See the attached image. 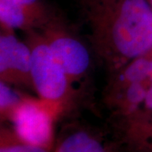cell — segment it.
Segmentation results:
<instances>
[{
	"mask_svg": "<svg viewBox=\"0 0 152 152\" xmlns=\"http://www.w3.org/2000/svg\"><path fill=\"white\" fill-rule=\"evenodd\" d=\"M93 51L110 74L152 53V9L148 0H81Z\"/></svg>",
	"mask_w": 152,
	"mask_h": 152,
	"instance_id": "cell-1",
	"label": "cell"
},
{
	"mask_svg": "<svg viewBox=\"0 0 152 152\" xmlns=\"http://www.w3.org/2000/svg\"><path fill=\"white\" fill-rule=\"evenodd\" d=\"M31 52V76L38 97L67 104L73 95V84L53 54L40 31L26 32Z\"/></svg>",
	"mask_w": 152,
	"mask_h": 152,
	"instance_id": "cell-2",
	"label": "cell"
},
{
	"mask_svg": "<svg viewBox=\"0 0 152 152\" xmlns=\"http://www.w3.org/2000/svg\"><path fill=\"white\" fill-rule=\"evenodd\" d=\"M152 53L132 60L111 74L105 90V101L118 113L130 118L144 107L150 85Z\"/></svg>",
	"mask_w": 152,
	"mask_h": 152,
	"instance_id": "cell-3",
	"label": "cell"
},
{
	"mask_svg": "<svg viewBox=\"0 0 152 152\" xmlns=\"http://www.w3.org/2000/svg\"><path fill=\"white\" fill-rule=\"evenodd\" d=\"M66 105L25 95L10 118L15 135L22 141L48 149L53 140V123Z\"/></svg>",
	"mask_w": 152,
	"mask_h": 152,
	"instance_id": "cell-4",
	"label": "cell"
},
{
	"mask_svg": "<svg viewBox=\"0 0 152 152\" xmlns=\"http://www.w3.org/2000/svg\"><path fill=\"white\" fill-rule=\"evenodd\" d=\"M40 31L72 84L85 79L92 64L91 53L67 28L62 17L57 16Z\"/></svg>",
	"mask_w": 152,
	"mask_h": 152,
	"instance_id": "cell-5",
	"label": "cell"
},
{
	"mask_svg": "<svg viewBox=\"0 0 152 152\" xmlns=\"http://www.w3.org/2000/svg\"><path fill=\"white\" fill-rule=\"evenodd\" d=\"M31 52L15 31L2 29L0 35V81L15 87L31 88Z\"/></svg>",
	"mask_w": 152,
	"mask_h": 152,
	"instance_id": "cell-6",
	"label": "cell"
},
{
	"mask_svg": "<svg viewBox=\"0 0 152 152\" xmlns=\"http://www.w3.org/2000/svg\"><path fill=\"white\" fill-rule=\"evenodd\" d=\"M58 15L47 0H0L1 29L41 31Z\"/></svg>",
	"mask_w": 152,
	"mask_h": 152,
	"instance_id": "cell-7",
	"label": "cell"
},
{
	"mask_svg": "<svg viewBox=\"0 0 152 152\" xmlns=\"http://www.w3.org/2000/svg\"><path fill=\"white\" fill-rule=\"evenodd\" d=\"M54 152H107L96 137L84 130L72 132L61 140Z\"/></svg>",
	"mask_w": 152,
	"mask_h": 152,
	"instance_id": "cell-8",
	"label": "cell"
},
{
	"mask_svg": "<svg viewBox=\"0 0 152 152\" xmlns=\"http://www.w3.org/2000/svg\"><path fill=\"white\" fill-rule=\"evenodd\" d=\"M25 95L19 92L15 87L0 81V112L2 118L10 119L12 114L20 104Z\"/></svg>",
	"mask_w": 152,
	"mask_h": 152,
	"instance_id": "cell-9",
	"label": "cell"
},
{
	"mask_svg": "<svg viewBox=\"0 0 152 152\" xmlns=\"http://www.w3.org/2000/svg\"><path fill=\"white\" fill-rule=\"evenodd\" d=\"M0 152H48V151L47 148L22 141L15 134V136L4 134L1 137Z\"/></svg>",
	"mask_w": 152,
	"mask_h": 152,
	"instance_id": "cell-10",
	"label": "cell"
},
{
	"mask_svg": "<svg viewBox=\"0 0 152 152\" xmlns=\"http://www.w3.org/2000/svg\"><path fill=\"white\" fill-rule=\"evenodd\" d=\"M149 79H150V85L147 91L146 97L144 103V108L148 112H152V59L151 64V69L149 73Z\"/></svg>",
	"mask_w": 152,
	"mask_h": 152,
	"instance_id": "cell-11",
	"label": "cell"
},
{
	"mask_svg": "<svg viewBox=\"0 0 152 152\" xmlns=\"http://www.w3.org/2000/svg\"><path fill=\"white\" fill-rule=\"evenodd\" d=\"M149 1V3H150V4L151 6V9H152V0H148Z\"/></svg>",
	"mask_w": 152,
	"mask_h": 152,
	"instance_id": "cell-12",
	"label": "cell"
}]
</instances>
